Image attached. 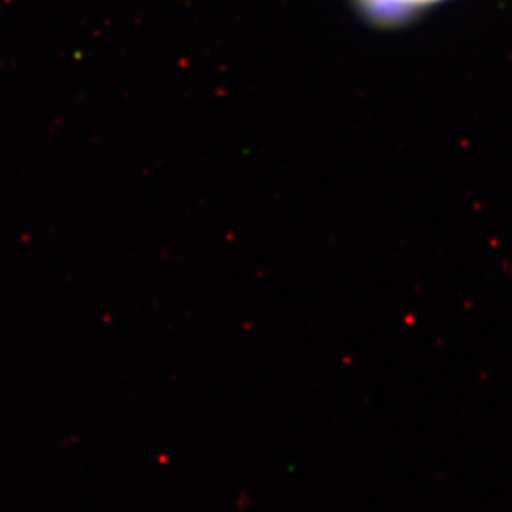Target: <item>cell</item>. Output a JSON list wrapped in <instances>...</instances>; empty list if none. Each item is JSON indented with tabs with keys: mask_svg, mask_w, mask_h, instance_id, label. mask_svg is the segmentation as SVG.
I'll list each match as a JSON object with an SVG mask.
<instances>
[{
	"mask_svg": "<svg viewBox=\"0 0 512 512\" xmlns=\"http://www.w3.org/2000/svg\"><path fill=\"white\" fill-rule=\"evenodd\" d=\"M361 2H365L366 7H370L376 15L391 17L394 14H401L404 10L436 2V0H361Z\"/></svg>",
	"mask_w": 512,
	"mask_h": 512,
	"instance_id": "1",
	"label": "cell"
}]
</instances>
